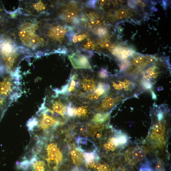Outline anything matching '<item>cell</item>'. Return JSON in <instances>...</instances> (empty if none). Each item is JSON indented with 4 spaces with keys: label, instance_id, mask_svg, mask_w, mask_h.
<instances>
[{
    "label": "cell",
    "instance_id": "cell-1",
    "mask_svg": "<svg viewBox=\"0 0 171 171\" xmlns=\"http://www.w3.org/2000/svg\"><path fill=\"white\" fill-rule=\"evenodd\" d=\"M169 72L170 67L167 60L157 59L138 73L134 80L144 92L151 90L158 81Z\"/></svg>",
    "mask_w": 171,
    "mask_h": 171
},
{
    "label": "cell",
    "instance_id": "cell-2",
    "mask_svg": "<svg viewBox=\"0 0 171 171\" xmlns=\"http://www.w3.org/2000/svg\"><path fill=\"white\" fill-rule=\"evenodd\" d=\"M0 77V121L11 104L21 95L19 77L9 73Z\"/></svg>",
    "mask_w": 171,
    "mask_h": 171
},
{
    "label": "cell",
    "instance_id": "cell-3",
    "mask_svg": "<svg viewBox=\"0 0 171 171\" xmlns=\"http://www.w3.org/2000/svg\"><path fill=\"white\" fill-rule=\"evenodd\" d=\"M108 79L110 91L126 100L137 98L144 92L135 80L120 73Z\"/></svg>",
    "mask_w": 171,
    "mask_h": 171
},
{
    "label": "cell",
    "instance_id": "cell-4",
    "mask_svg": "<svg viewBox=\"0 0 171 171\" xmlns=\"http://www.w3.org/2000/svg\"><path fill=\"white\" fill-rule=\"evenodd\" d=\"M151 113L152 119L151 138L157 141H162L170 118L169 108L167 104L158 105L154 103Z\"/></svg>",
    "mask_w": 171,
    "mask_h": 171
},
{
    "label": "cell",
    "instance_id": "cell-5",
    "mask_svg": "<svg viewBox=\"0 0 171 171\" xmlns=\"http://www.w3.org/2000/svg\"><path fill=\"white\" fill-rule=\"evenodd\" d=\"M55 94L52 96L50 99H45L43 106L49 112L64 117L66 114L69 102L68 103L64 98L60 96L59 94L56 92Z\"/></svg>",
    "mask_w": 171,
    "mask_h": 171
},
{
    "label": "cell",
    "instance_id": "cell-6",
    "mask_svg": "<svg viewBox=\"0 0 171 171\" xmlns=\"http://www.w3.org/2000/svg\"><path fill=\"white\" fill-rule=\"evenodd\" d=\"M47 157L45 158L50 170H58L63 161L62 153L57 144L54 143L48 144L46 148Z\"/></svg>",
    "mask_w": 171,
    "mask_h": 171
},
{
    "label": "cell",
    "instance_id": "cell-7",
    "mask_svg": "<svg viewBox=\"0 0 171 171\" xmlns=\"http://www.w3.org/2000/svg\"><path fill=\"white\" fill-rule=\"evenodd\" d=\"M110 91V87L108 81L98 83L95 90L93 92L81 95L85 101L97 102L106 96Z\"/></svg>",
    "mask_w": 171,
    "mask_h": 171
},
{
    "label": "cell",
    "instance_id": "cell-8",
    "mask_svg": "<svg viewBox=\"0 0 171 171\" xmlns=\"http://www.w3.org/2000/svg\"><path fill=\"white\" fill-rule=\"evenodd\" d=\"M126 100L124 97L110 91L106 96L96 102L97 109L102 112L111 110L118 104Z\"/></svg>",
    "mask_w": 171,
    "mask_h": 171
},
{
    "label": "cell",
    "instance_id": "cell-9",
    "mask_svg": "<svg viewBox=\"0 0 171 171\" xmlns=\"http://www.w3.org/2000/svg\"><path fill=\"white\" fill-rule=\"evenodd\" d=\"M80 82L78 75L76 74L71 75L68 84L61 91H56L62 95H70L75 94L79 88Z\"/></svg>",
    "mask_w": 171,
    "mask_h": 171
},
{
    "label": "cell",
    "instance_id": "cell-10",
    "mask_svg": "<svg viewBox=\"0 0 171 171\" xmlns=\"http://www.w3.org/2000/svg\"><path fill=\"white\" fill-rule=\"evenodd\" d=\"M69 59L74 68L76 69H91V65L87 57L84 55L78 54H73L69 55Z\"/></svg>",
    "mask_w": 171,
    "mask_h": 171
},
{
    "label": "cell",
    "instance_id": "cell-11",
    "mask_svg": "<svg viewBox=\"0 0 171 171\" xmlns=\"http://www.w3.org/2000/svg\"><path fill=\"white\" fill-rule=\"evenodd\" d=\"M79 79V87L84 92L83 94L91 93L95 90L98 83L94 77L83 76Z\"/></svg>",
    "mask_w": 171,
    "mask_h": 171
},
{
    "label": "cell",
    "instance_id": "cell-12",
    "mask_svg": "<svg viewBox=\"0 0 171 171\" xmlns=\"http://www.w3.org/2000/svg\"><path fill=\"white\" fill-rule=\"evenodd\" d=\"M77 142L80 150L85 154L95 153L96 146L90 140L85 138H80L77 140Z\"/></svg>",
    "mask_w": 171,
    "mask_h": 171
},
{
    "label": "cell",
    "instance_id": "cell-13",
    "mask_svg": "<svg viewBox=\"0 0 171 171\" xmlns=\"http://www.w3.org/2000/svg\"><path fill=\"white\" fill-rule=\"evenodd\" d=\"M128 137L127 135L120 132H117L115 137L109 140L110 142L116 148L124 147L128 142Z\"/></svg>",
    "mask_w": 171,
    "mask_h": 171
},
{
    "label": "cell",
    "instance_id": "cell-14",
    "mask_svg": "<svg viewBox=\"0 0 171 171\" xmlns=\"http://www.w3.org/2000/svg\"><path fill=\"white\" fill-rule=\"evenodd\" d=\"M66 30L61 26L54 27L49 31L48 34L55 39H60L63 38L66 34Z\"/></svg>",
    "mask_w": 171,
    "mask_h": 171
},
{
    "label": "cell",
    "instance_id": "cell-15",
    "mask_svg": "<svg viewBox=\"0 0 171 171\" xmlns=\"http://www.w3.org/2000/svg\"><path fill=\"white\" fill-rule=\"evenodd\" d=\"M71 156L73 163L78 166H82L85 162L84 155L78 149L72 150Z\"/></svg>",
    "mask_w": 171,
    "mask_h": 171
},
{
    "label": "cell",
    "instance_id": "cell-16",
    "mask_svg": "<svg viewBox=\"0 0 171 171\" xmlns=\"http://www.w3.org/2000/svg\"><path fill=\"white\" fill-rule=\"evenodd\" d=\"M110 116V114L109 112L97 113L94 117L92 121L96 123L102 124L108 120Z\"/></svg>",
    "mask_w": 171,
    "mask_h": 171
},
{
    "label": "cell",
    "instance_id": "cell-17",
    "mask_svg": "<svg viewBox=\"0 0 171 171\" xmlns=\"http://www.w3.org/2000/svg\"><path fill=\"white\" fill-rule=\"evenodd\" d=\"M17 58L16 55L12 53L4 55L3 59L6 66L9 69H11L13 66L15 60Z\"/></svg>",
    "mask_w": 171,
    "mask_h": 171
},
{
    "label": "cell",
    "instance_id": "cell-18",
    "mask_svg": "<svg viewBox=\"0 0 171 171\" xmlns=\"http://www.w3.org/2000/svg\"><path fill=\"white\" fill-rule=\"evenodd\" d=\"M74 107L75 109V116L84 117L87 115L89 110V107L87 106L81 105L77 108L74 106Z\"/></svg>",
    "mask_w": 171,
    "mask_h": 171
},
{
    "label": "cell",
    "instance_id": "cell-19",
    "mask_svg": "<svg viewBox=\"0 0 171 171\" xmlns=\"http://www.w3.org/2000/svg\"><path fill=\"white\" fill-rule=\"evenodd\" d=\"M132 158L135 160L141 161L144 157V153L142 149L136 148L132 151Z\"/></svg>",
    "mask_w": 171,
    "mask_h": 171
},
{
    "label": "cell",
    "instance_id": "cell-20",
    "mask_svg": "<svg viewBox=\"0 0 171 171\" xmlns=\"http://www.w3.org/2000/svg\"><path fill=\"white\" fill-rule=\"evenodd\" d=\"M84 156L85 162L87 165L95 162L99 159L98 156L96 153H85Z\"/></svg>",
    "mask_w": 171,
    "mask_h": 171
},
{
    "label": "cell",
    "instance_id": "cell-21",
    "mask_svg": "<svg viewBox=\"0 0 171 171\" xmlns=\"http://www.w3.org/2000/svg\"><path fill=\"white\" fill-rule=\"evenodd\" d=\"M87 166L97 171H107L108 170V167L106 165L98 163L96 162L87 165Z\"/></svg>",
    "mask_w": 171,
    "mask_h": 171
},
{
    "label": "cell",
    "instance_id": "cell-22",
    "mask_svg": "<svg viewBox=\"0 0 171 171\" xmlns=\"http://www.w3.org/2000/svg\"><path fill=\"white\" fill-rule=\"evenodd\" d=\"M2 49L4 55L9 54L12 53V46L9 43H3L2 45Z\"/></svg>",
    "mask_w": 171,
    "mask_h": 171
},
{
    "label": "cell",
    "instance_id": "cell-23",
    "mask_svg": "<svg viewBox=\"0 0 171 171\" xmlns=\"http://www.w3.org/2000/svg\"><path fill=\"white\" fill-rule=\"evenodd\" d=\"M98 77L102 80H105L109 78V73L106 69L102 68L98 73Z\"/></svg>",
    "mask_w": 171,
    "mask_h": 171
},
{
    "label": "cell",
    "instance_id": "cell-24",
    "mask_svg": "<svg viewBox=\"0 0 171 171\" xmlns=\"http://www.w3.org/2000/svg\"><path fill=\"white\" fill-rule=\"evenodd\" d=\"M32 34H33L32 32L24 29L21 30L19 33V36L22 39L26 38Z\"/></svg>",
    "mask_w": 171,
    "mask_h": 171
},
{
    "label": "cell",
    "instance_id": "cell-25",
    "mask_svg": "<svg viewBox=\"0 0 171 171\" xmlns=\"http://www.w3.org/2000/svg\"><path fill=\"white\" fill-rule=\"evenodd\" d=\"M33 6L37 12L44 10L45 9V7L44 4L41 1L37 3L34 4Z\"/></svg>",
    "mask_w": 171,
    "mask_h": 171
},
{
    "label": "cell",
    "instance_id": "cell-26",
    "mask_svg": "<svg viewBox=\"0 0 171 171\" xmlns=\"http://www.w3.org/2000/svg\"><path fill=\"white\" fill-rule=\"evenodd\" d=\"M87 37L85 34L80 35L77 36L75 35L73 38V42L74 43L82 41Z\"/></svg>",
    "mask_w": 171,
    "mask_h": 171
},
{
    "label": "cell",
    "instance_id": "cell-27",
    "mask_svg": "<svg viewBox=\"0 0 171 171\" xmlns=\"http://www.w3.org/2000/svg\"><path fill=\"white\" fill-rule=\"evenodd\" d=\"M127 15V12L126 10L122 9L118 12L117 17L119 19H123L126 18Z\"/></svg>",
    "mask_w": 171,
    "mask_h": 171
},
{
    "label": "cell",
    "instance_id": "cell-28",
    "mask_svg": "<svg viewBox=\"0 0 171 171\" xmlns=\"http://www.w3.org/2000/svg\"><path fill=\"white\" fill-rule=\"evenodd\" d=\"M107 31L106 29L102 27L99 28L98 30L97 33L100 36H104L107 34Z\"/></svg>",
    "mask_w": 171,
    "mask_h": 171
},
{
    "label": "cell",
    "instance_id": "cell-29",
    "mask_svg": "<svg viewBox=\"0 0 171 171\" xmlns=\"http://www.w3.org/2000/svg\"><path fill=\"white\" fill-rule=\"evenodd\" d=\"M139 171H154V170L149 167L147 163H146L142 166Z\"/></svg>",
    "mask_w": 171,
    "mask_h": 171
},
{
    "label": "cell",
    "instance_id": "cell-30",
    "mask_svg": "<svg viewBox=\"0 0 171 171\" xmlns=\"http://www.w3.org/2000/svg\"><path fill=\"white\" fill-rule=\"evenodd\" d=\"M104 147L105 149L108 151H113L116 148L109 141L104 145Z\"/></svg>",
    "mask_w": 171,
    "mask_h": 171
},
{
    "label": "cell",
    "instance_id": "cell-31",
    "mask_svg": "<svg viewBox=\"0 0 171 171\" xmlns=\"http://www.w3.org/2000/svg\"><path fill=\"white\" fill-rule=\"evenodd\" d=\"M66 17L67 18L70 19L74 18L76 15V13L73 11H68L66 13Z\"/></svg>",
    "mask_w": 171,
    "mask_h": 171
},
{
    "label": "cell",
    "instance_id": "cell-32",
    "mask_svg": "<svg viewBox=\"0 0 171 171\" xmlns=\"http://www.w3.org/2000/svg\"><path fill=\"white\" fill-rule=\"evenodd\" d=\"M102 45L105 48H109L111 47V44L108 41H105L102 42Z\"/></svg>",
    "mask_w": 171,
    "mask_h": 171
},
{
    "label": "cell",
    "instance_id": "cell-33",
    "mask_svg": "<svg viewBox=\"0 0 171 171\" xmlns=\"http://www.w3.org/2000/svg\"><path fill=\"white\" fill-rule=\"evenodd\" d=\"M156 169L158 171H163V168L160 162H159L157 163L156 166Z\"/></svg>",
    "mask_w": 171,
    "mask_h": 171
},
{
    "label": "cell",
    "instance_id": "cell-34",
    "mask_svg": "<svg viewBox=\"0 0 171 171\" xmlns=\"http://www.w3.org/2000/svg\"><path fill=\"white\" fill-rule=\"evenodd\" d=\"M92 44V42L90 41H88L86 44L84 45V47L86 49H88L90 48H91Z\"/></svg>",
    "mask_w": 171,
    "mask_h": 171
},
{
    "label": "cell",
    "instance_id": "cell-35",
    "mask_svg": "<svg viewBox=\"0 0 171 171\" xmlns=\"http://www.w3.org/2000/svg\"><path fill=\"white\" fill-rule=\"evenodd\" d=\"M101 21L99 20H97L95 21V23L97 25H99L101 23Z\"/></svg>",
    "mask_w": 171,
    "mask_h": 171
},
{
    "label": "cell",
    "instance_id": "cell-36",
    "mask_svg": "<svg viewBox=\"0 0 171 171\" xmlns=\"http://www.w3.org/2000/svg\"><path fill=\"white\" fill-rule=\"evenodd\" d=\"M101 4L102 5H104L106 2V1H101Z\"/></svg>",
    "mask_w": 171,
    "mask_h": 171
}]
</instances>
